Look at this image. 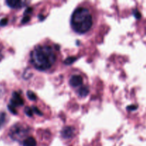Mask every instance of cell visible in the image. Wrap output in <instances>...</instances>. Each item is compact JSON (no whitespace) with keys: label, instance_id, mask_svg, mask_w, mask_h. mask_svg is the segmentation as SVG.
Returning a JSON list of instances; mask_svg holds the SVG:
<instances>
[{"label":"cell","instance_id":"1","mask_svg":"<svg viewBox=\"0 0 146 146\" xmlns=\"http://www.w3.org/2000/svg\"><path fill=\"white\" fill-rule=\"evenodd\" d=\"M31 64L36 69L40 71L50 70L57 61L56 48L46 44H40L34 47L30 54Z\"/></svg>","mask_w":146,"mask_h":146},{"label":"cell","instance_id":"2","mask_svg":"<svg viewBox=\"0 0 146 146\" xmlns=\"http://www.w3.org/2000/svg\"><path fill=\"white\" fill-rule=\"evenodd\" d=\"M94 24L91 11L86 7H78L74 10L71 19L73 30L78 34L88 32Z\"/></svg>","mask_w":146,"mask_h":146},{"label":"cell","instance_id":"3","mask_svg":"<svg viewBox=\"0 0 146 146\" xmlns=\"http://www.w3.org/2000/svg\"><path fill=\"white\" fill-rule=\"evenodd\" d=\"M29 129L25 125L21 123H17L13 125L9 129V136L14 141H18L20 138H24L29 133Z\"/></svg>","mask_w":146,"mask_h":146},{"label":"cell","instance_id":"4","mask_svg":"<svg viewBox=\"0 0 146 146\" xmlns=\"http://www.w3.org/2000/svg\"><path fill=\"white\" fill-rule=\"evenodd\" d=\"M24 101L22 96L20 95L19 93L15 91V92L13 93L11 98L9 101V104L8 105L9 110L13 114L16 115V114H17V111L16 110V108L19 106H23L24 105Z\"/></svg>","mask_w":146,"mask_h":146},{"label":"cell","instance_id":"5","mask_svg":"<svg viewBox=\"0 0 146 146\" xmlns=\"http://www.w3.org/2000/svg\"><path fill=\"white\" fill-rule=\"evenodd\" d=\"M83 82V77L79 74H74L71 76L69 80L70 85L74 88H77V87H80L82 86Z\"/></svg>","mask_w":146,"mask_h":146},{"label":"cell","instance_id":"6","mask_svg":"<svg viewBox=\"0 0 146 146\" xmlns=\"http://www.w3.org/2000/svg\"><path fill=\"white\" fill-rule=\"evenodd\" d=\"M75 130L71 126H66L61 131V135L64 138H71L74 136Z\"/></svg>","mask_w":146,"mask_h":146},{"label":"cell","instance_id":"7","mask_svg":"<svg viewBox=\"0 0 146 146\" xmlns=\"http://www.w3.org/2000/svg\"><path fill=\"white\" fill-rule=\"evenodd\" d=\"M6 3L7 4V5L9 6L11 8L14 9H19L21 8V7H24L26 4H27V1H12V0H10V1H7Z\"/></svg>","mask_w":146,"mask_h":146},{"label":"cell","instance_id":"8","mask_svg":"<svg viewBox=\"0 0 146 146\" xmlns=\"http://www.w3.org/2000/svg\"><path fill=\"white\" fill-rule=\"evenodd\" d=\"M23 146H36V141L34 137H28L23 141Z\"/></svg>","mask_w":146,"mask_h":146},{"label":"cell","instance_id":"9","mask_svg":"<svg viewBox=\"0 0 146 146\" xmlns=\"http://www.w3.org/2000/svg\"><path fill=\"white\" fill-rule=\"evenodd\" d=\"M89 88L86 86H83L78 89V95L80 97H86L88 94H89Z\"/></svg>","mask_w":146,"mask_h":146},{"label":"cell","instance_id":"10","mask_svg":"<svg viewBox=\"0 0 146 146\" xmlns=\"http://www.w3.org/2000/svg\"><path fill=\"white\" fill-rule=\"evenodd\" d=\"M7 122V115L5 113L0 112V128H2Z\"/></svg>","mask_w":146,"mask_h":146},{"label":"cell","instance_id":"11","mask_svg":"<svg viewBox=\"0 0 146 146\" xmlns=\"http://www.w3.org/2000/svg\"><path fill=\"white\" fill-rule=\"evenodd\" d=\"M27 96H28V98H29L30 100H31V101H36V98H37L36 95V94H34L33 91H27Z\"/></svg>","mask_w":146,"mask_h":146},{"label":"cell","instance_id":"12","mask_svg":"<svg viewBox=\"0 0 146 146\" xmlns=\"http://www.w3.org/2000/svg\"><path fill=\"white\" fill-rule=\"evenodd\" d=\"M76 59L77 58H76V57L70 56V57H68V58H67L64 61V63H65L66 64H71L72 63H74Z\"/></svg>","mask_w":146,"mask_h":146},{"label":"cell","instance_id":"13","mask_svg":"<svg viewBox=\"0 0 146 146\" xmlns=\"http://www.w3.org/2000/svg\"><path fill=\"white\" fill-rule=\"evenodd\" d=\"M25 113L28 115L29 117L33 116V110L30 108H25Z\"/></svg>","mask_w":146,"mask_h":146},{"label":"cell","instance_id":"14","mask_svg":"<svg viewBox=\"0 0 146 146\" xmlns=\"http://www.w3.org/2000/svg\"><path fill=\"white\" fill-rule=\"evenodd\" d=\"M8 22V19L7 18H4L0 21V26H5Z\"/></svg>","mask_w":146,"mask_h":146},{"label":"cell","instance_id":"15","mask_svg":"<svg viewBox=\"0 0 146 146\" xmlns=\"http://www.w3.org/2000/svg\"><path fill=\"white\" fill-rule=\"evenodd\" d=\"M30 20V17H29V16H26V17H24V19H22V21H21V23L22 24H26V23L29 22Z\"/></svg>","mask_w":146,"mask_h":146},{"label":"cell","instance_id":"16","mask_svg":"<svg viewBox=\"0 0 146 146\" xmlns=\"http://www.w3.org/2000/svg\"><path fill=\"white\" fill-rule=\"evenodd\" d=\"M33 111H34V112L36 113L38 115H42V113L41 112V111L38 110V108H37L36 107H34V109H33Z\"/></svg>","mask_w":146,"mask_h":146},{"label":"cell","instance_id":"17","mask_svg":"<svg viewBox=\"0 0 146 146\" xmlns=\"http://www.w3.org/2000/svg\"><path fill=\"white\" fill-rule=\"evenodd\" d=\"M2 57H3L2 51H1V47H0V61H1V60Z\"/></svg>","mask_w":146,"mask_h":146},{"label":"cell","instance_id":"18","mask_svg":"<svg viewBox=\"0 0 146 146\" xmlns=\"http://www.w3.org/2000/svg\"><path fill=\"white\" fill-rule=\"evenodd\" d=\"M31 10H32V9L30 8V7H29V8H28L27 10H26V12L25 13H26V14H27V13H30V12H31V11H31Z\"/></svg>","mask_w":146,"mask_h":146}]
</instances>
